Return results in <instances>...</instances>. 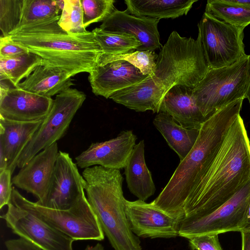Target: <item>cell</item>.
Segmentation results:
<instances>
[{"instance_id":"1","label":"cell","mask_w":250,"mask_h":250,"mask_svg":"<svg viewBox=\"0 0 250 250\" xmlns=\"http://www.w3.org/2000/svg\"><path fill=\"white\" fill-rule=\"evenodd\" d=\"M244 99L222 108L203 124L197 141L152 203L182 220L186 204L195 193L219 151L228 132L240 115Z\"/></svg>"},{"instance_id":"2","label":"cell","mask_w":250,"mask_h":250,"mask_svg":"<svg viewBox=\"0 0 250 250\" xmlns=\"http://www.w3.org/2000/svg\"><path fill=\"white\" fill-rule=\"evenodd\" d=\"M250 181V141L239 115L195 193L186 204L184 217L202 216L213 212Z\"/></svg>"},{"instance_id":"3","label":"cell","mask_w":250,"mask_h":250,"mask_svg":"<svg viewBox=\"0 0 250 250\" xmlns=\"http://www.w3.org/2000/svg\"><path fill=\"white\" fill-rule=\"evenodd\" d=\"M60 16L21 27L9 36L40 56L43 65L60 68L72 76L81 72L90 73L103 53L93 32H66L58 23Z\"/></svg>"},{"instance_id":"4","label":"cell","mask_w":250,"mask_h":250,"mask_svg":"<svg viewBox=\"0 0 250 250\" xmlns=\"http://www.w3.org/2000/svg\"><path fill=\"white\" fill-rule=\"evenodd\" d=\"M82 176L87 199L111 246L115 250H142L126 215L120 170L94 166L84 168Z\"/></svg>"},{"instance_id":"5","label":"cell","mask_w":250,"mask_h":250,"mask_svg":"<svg viewBox=\"0 0 250 250\" xmlns=\"http://www.w3.org/2000/svg\"><path fill=\"white\" fill-rule=\"evenodd\" d=\"M209 69L200 36L195 40L173 31L162 47L150 75L166 94L175 85L194 88Z\"/></svg>"},{"instance_id":"6","label":"cell","mask_w":250,"mask_h":250,"mask_svg":"<svg viewBox=\"0 0 250 250\" xmlns=\"http://www.w3.org/2000/svg\"><path fill=\"white\" fill-rule=\"evenodd\" d=\"M250 82V55L229 66L209 68L193 89V95L206 119L228 104L246 98Z\"/></svg>"},{"instance_id":"7","label":"cell","mask_w":250,"mask_h":250,"mask_svg":"<svg viewBox=\"0 0 250 250\" xmlns=\"http://www.w3.org/2000/svg\"><path fill=\"white\" fill-rule=\"evenodd\" d=\"M10 202L30 212L74 241L104 239V234L85 195L67 209H56L28 200L13 187Z\"/></svg>"},{"instance_id":"8","label":"cell","mask_w":250,"mask_h":250,"mask_svg":"<svg viewBox=\"0 0 250 250\" xmlns=\"http://www.w3.org/2000/svg\"><path fill=\"white\" fill-rule=\"evenodd\" d=\"M85 99L83 92L71 87L56 95L50 112L21 153L17 163L19 168L63 136Z\"/></svg>"},{"instance_id":"9","label":"cell","mask_w":250,"mask_h":250,"mask_svg":"<svg viewBox=\"0 0 250 250\" xmlns=\"http://www.w3.org/2000/svg\"><path fill=\"white\" fill-rule=\"evenodd\" d=\"M198 27L209 68L229 66L247 55L243 42L245 28L227 23L206 11Z\"/></svg>"},{"instance_id":"10","label":"cell","mask_w":250,"mask_h":250,"mask_svg":"<svg viewBox=\"0 0 250 250\" xmlns=\"http://www.w3.org/2000/svg\"><path fill=\"white\" fill-rule=\"evenodd\" d=\"M250 204V181L216 210L199 217H186L180 222L179 236L189 239L206 234L242 232Z\"/></svg>"},{"instance_id":"11","label":"cell","mask_w":250,"mask_h":250,"mask_svg":"<svg viewBox=\"0 0 250 250\" xmlns=\"http://www.w3.org/2000/svg\"><path fill=\"white\" fill-rule=\"evenodd\" d=\"M7 207L0 218L14 234L42 250H73L74 240L66 234L11 202Z\"/></svg>"},{"instance_id":"12","label":"cell","mask_w":250,"mask_h":250,"mask_svg":"<svg viewBox=\"0 0 250 250\" xmlns=\"http://www.w3.org/2000/svg\"><path fill=\"white\" fill-rule=\"evenodd\" d=\"M125 213L131 231L143 238H174L179 236L181 220L139 199L125 200Z\"/></svg>"},{"instance_id":"13","label":"cell","mask_w":250,"mask_h":250,"mask_svg":"<svg viewBox=\"0 0 250 250\" xmlns=\"http://www.w3.org/2000/svg\"><path fill=\"white\" fill-rule=\"evenodd\" d=\"M66 152L59 151L44 207L67 209L85 195V181Z\"/></svg>"},{"instance_id":"14","label":"cell","mask_w":250,"mask_h":250,"mask_svg":"<svg viewBox=\"0 0 250 250\" xmlns=\"http://www.w3.org/2000/svg\"><path fill=\"white\" fill-rule=\"evenodd\" d=\"M0 118L12 121L32 122L43 120L50 112L54 100L15 87L0 80Z\"/></svg>"},{"instance_id":"15","label":"cell","mask_w":250,"mask_h":250,"mask_svg":"<svg viewBox=\"0 0 250 250\" xmlns=\"http://www.w3.org/2000/svg\"><path fill=\"white\" fill-rule=\"evenodd\" d=\"M59 151L57 143L34 156L12 179L16 187L36 196L44 206L51 185Z\"/></svg>"},{"instance_id":"16","label":"cell","mask_w":250,"mask_h":250,"mask_svg":"<svg viewBox=\"0 0 250 250\" xmlns=\"http://www.w3.org/2000/svg\"><path fill=\"white\" fill-rule=\"evenodd\" d=\"M136 139V136L131 130H124L116 138L92 143L75 158L76 164L81 168L93 166L117 169L125 168Z\"/></svg>"},{"instance_id":"17","label":"cell","mask_w":250,"mask_h":250,"mask_svg":"<svg viewBox=\"0 0 250 250\" xmlns=\"http://www.w3.org/2000/svg\"><path fill=\"white\" fill-rule=\"evenodd\" d=\"M92 92L108 99L114 92L138 83L149 75L143 74L128 62L119 60L104 63L96 62L89 73Z\"/></svg>"},{"instance_id":"18","label":"cell","mask_w":250,"mask_h":250,"mask_svg":"<svg viewBox=\"0 0 250 250\" xmlns=\"http://www.w3.org/2000/svg\"><path fill=\"white\" fill-rule=\"evenodd\" d=\"M159 21L150 17L135 16L125 10L116 9L99 28L108 33L134 36L141 44L136 51H154L161 46L158 29Z\"/></svg>"},{"instance_id":"19","label":"cell","mask_w":250,"mask_h":250,"mask_svg":"<svg viewBox=\"0 0 250 250\" xmlns=\"http://www.w3.org/2000/svg\"><path fill=\"white\" fill-rule=\"evenodd\" d=\"M43 120L21 122L0 118V171L7 169L13 173L21 153Z\"/></svg>"},{"instance_id":"20","label":"cell","mask_w":250,"mask_h":250,"mask_svg":"<svg viewBox=\"0 0 250 250\" xmlns=\"http://www.w3.org/2000/svg\"><path fill=\"white\" fill-rule=\"evenodd\" d=\"M193 89L183 85L171 87L163 98L160 112L170 115L185 128L200 130L207 119L196 104Z\"/></svg>"},{"instance_id":"21","label":"cell","mask_w":250,"mask_h":250,"mask_svg":"<svg viewBox=\"0 0 250 250\" xmlns=\"http://www.w3.org/2000/svg\"><path fill=\"white\" fill-rule=\"evenodd\" d=\"M165 94L149 75L143 81L114 92L109 98L137 112L159 113Z\"/></svg>"},{"instance_id":"22","label":"cell","mask_w":250,"mask_h":250,"mask_svg":"<svg viewBox=\"0 0 250 250\" xmlns=\"http://www.w3.org/2000/svg\"><path fill=\"white\" fill-rule=\"evenodd\" d=\"M69 73L57 67L41 64L16 87L51 98L74 85Z\"/></svg>"},{"instance_id":"23","label":"cell","mask_w":250,"mask_h":250,"mask_svg":"<svg viewBox=\"0 0 250 250\" xmlns=\"http://www.w3.org/2000/svg\"><path fill=\"white\" fill-rule=\"evenodd\" d=\"M125 174L129 191L139 200L145 201L155 193V185L145 159L144 140L134 146L125 166Z\"/></svg>"},{"instance_id":"24","label":"cell","mask_w":250,"mask_h":250,"mask_svg":"<svg viewBox=\"0 0 250 250\" xmlns=\"http://www.w3.org/2000/svg\"><path fill=\"white\" fill-rule=\"evenodd\" d=\"M197 0H125L128 14L157 19H175L187 15Z\"/></svg>"},{"instance_id":"25","label":"cell","mask_w":250,"mask_h":250,"mask_svg":"<svg viewBox=\"0 0 250 250\" xmlns=\"http://www.w3.org/2000/svg\"><path fill=\"white\" fill-rule=\"evenodd\" d=\"M153 123L180 161L183 160L194 146L200 130L185 128L171 116L162 112L155 116Z\"/></svg>"},{"instance_id":"26","label":"cell","mask_w":250,"mask_h":250,"mask_svg":"<svg viewBox=\"0 0 250 250\" xmlns=\"http://www.w3.org/2000/svg\"><path fill=\"white\" fill-rule=\"evenodd\" d=\"M42 62L40 56L30 52L12 58H0V80L7 81L16 87Z\"/></svg>"},{"instance_id":"27","label":"cell","mask_w":250,"mask_h":250,"mask_svg":"<svg viewBox=\"0 0 250 250\" xmlns=\"http://www.w3.org/2000/svg\"><path fill=\"white\" fill-rule=\"evenodd\" d=\"M205 11L229 24L245 28L250 24V5L232 0H209Z\"/></svg>"},{"instance_id":"28","label":"cell","mask_w":250,"mask_h":250,"mask_svg":"<svg viewBox=\"0 0 250 250\" xmlns=\"http://www.w3.org/2000/svg\"><path fill=\"white\" fill-rule=\"evenodd\" d=\"M63 6L64 0H23L21 20L17 29L60 16Z\"/></svg>"},{"instance_id":"29","label":"cell","mask_w":250,"mask_h":250,"mask_svg":"<svg viewBox=\"0 0 250 250\" xmlns=\"http://www.w3.org/2000/svg\"><path fill=\"white\" fill-rule=\"evenodd\" d=\"M92 32L103 54L118 55L130 53L141 46L135 37L128 34L108 33L99 27Z\"/></svg>"},{"instance_id":"30","label":"cell","mask_w":250,"mask_h":250,"mask_svg":"<svg viewBox=\"0 0 250 250\" xmlns=\"http://www.w3.org/2000/svg\"><path fill=\"white\" fill-rule=\"evenodd\" d=\"M158 57L154 51H135L132 53L111 55L102 53L97 59L96 62L104 63L119 60H125L130 63L146 75H151L155 67Z\"/></svg>"},{"instance_id":"31","label":"cell","mask_w":250,"mask_h":250,"mask_svg":"<svg viewBox=\"0 0 250 250\" xmlns=\"http://www.w3.org/2000/svg\"><path fill=\"white\" fill-rule=\"evenodd\" d=\"M58 23L69 33L81 34L88 31L83 26L81 0H64V6Z\"/></svg>"},{"instance_id":"32","label":"cell","mask_w":250,"mask_h":250,"mask_svg":"<svg viewBox=\"0 0 250 250\" xmlns=\"http://www.w3.org/2000/svg\"><path fill=\"white\" fill-rule=\"evenodd\" d=\"M23 0H0V37L9 36L21 21Z\"/></svg>"},{"instance_id":"33","label":"cell","mask_w":250,"mask_h":250,"mask_svg":"<svg viewBox=\"0 0 250 250\" xmlns=\"http://www.w3.org/2000/svg\"><path fill=\"white\" fill-rule=\"evenodd\" d=\"M114 0H81L83 26L104 21L116 9Z\"/></svg>"},{"instance_id":"34","label":"cell","mask_w":250,"mask_h":250,"mask_svg":"<svg viewBox=\"0 0 250 250\" xmlns=\"http://www.w3.org/2000/svg\"><path fill=\"white\" fill-rule=\"evenodd\" d=\"M188 241L191 250H223L217 234L197 235Z\"/></svg>"},{"instance_id":"35","label":"cell","mask_w":250,"mask_h":250,"mask_svg":"<svg viewBox=\"0 0 250 250\" xmlns=\"http://www.w3.org/2000/svg\"><path fill=\"white\" fill-rule=\"evenodd\" d=\"M12 172L7 169L0 171V209L11 202L13 188Z\"/></svg>"},{"instance_id":"36","label":"cell","mask_w":250,"mask_h":250,"mask_svg":"<svg viewBox=\"0 0 250 250\" xmlns=\"http://www.w3.org/2000/svg\"><path fill=\"white\" fill-rule=\"evenodd\" d=\"M29 52L28 50L14 42L8 36L0 38V58H12Z\"/></svg>"},{"instance_id":"37","label":"cell","mask_w":250,"mask_h":250,"mask_svg":"<svg viewBox=\"0 0 250 250\" xmlns=\"http://www.w3.org/2000/svg\"><path fill=\"white\" fill-rule=\"evenodd\" d=\"M7 250H42L33 243L21 237L8 239L4 242Z\"/></svg>"},{"instance_id":"38","label":"cell","mask_w":250,"mask_h":250,"mask_svg":"<svg viewBox=\"0 0 250 250\" xmlns=\"http://www.w3.org/2000/svg\"><path fill=\"white\" fill-rule=\"evenodd\" d=\"M242 250H250V232H241Z\"/></svg>"},{"instance_id":"39","label":"cell","mask_w":250,"mask_h":250,"mask_svg":"<svg viewBox=\"0 0 250 250\" xmlns=\"http://www.w3.org/2000/svg\"><path fill=\"white\" fill-rule=\"evenodd\" d=\"M242 232H250V204L249 205L247 214L246 225Z\"/></svg>"},{"instance_id":"40","label":"cell","mask_w":250,"mask_h":250,"mask_svg":"<svg viewBox=\"0 0 250 250\" xmlns=\"http://www.w3.org/2000/svg\"><path fill=\"white\" fill-rule=\"evenodd\" d=\"M84 250H104V246L100 243L94 246L87 245Z\"/></svg>"},{"instance_id":"41","label":"cell","mask_w":250,"mask_h":250,"mask_svg":"<svg viewBox=\"0 0 250 250\" xmlns=\"http://www.w3.org/2000/svg\"><path fill=\"white\" fill-rule=\"evenodd\" d=\"M234 2L240 4L250 5V0H232Z\"/></svg>"},{"instance_id":"42","label":"cell","mask_w":250,"mask_h":250,"mask_svg":"<svg viewBox=\"0 0 250 250\" xmlns=\"http://www.w3.org/2000/svg\"><path fill=\"white\" fill-rule=\"evenodd\" d=\"M246 98L248 100L250 105V82L248 90H247V92L246 93Z\"/></svg>"}]
</instances>
